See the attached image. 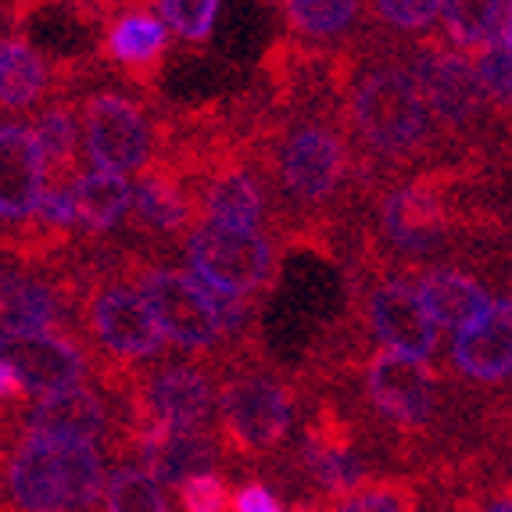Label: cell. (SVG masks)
Listing matches in <instances>:
<instances>
[{"mask_svg": "<svg viewBox=\"0 0 512 512\" xmlns=\"http://www.w3.org/2000/svg\"><path fill=\"white\" fill-rule=\"evenodd\" d=\"M337 90L355 151L369 169H416L441 151V129L402 54H344Z\"/></svg>", "mask_w": 512, "mask_h": 512, "instance_id": "6da1fadb", "label": "cell"}, {"mask_svg": "<svg viewBox=\"0 0 512 512\" xmlns=\"http://www.w3.org/2000/svg\"><path fill=\"white\" fill-rule=\"evenodd\" d=\"M444 384L423 359L394 348H373L359 362V409L369 441L380 444L387 459L423 473V455L444 441Z\"/></svg>", "mask_w": 512, "mask_h": 512, "instance_id": "7a4b0ae2", "label": "cell"}, {"mask_svg": "<svg viewBox=\"0 0 512 512\" xmlns=\"http://www.w3.org/2000/svg\"><path fill=\"white\" fill-rule=\"evenodd\" d=\"M355 154L359 151L348 133L341 104L337 108L301 104L287 111L276 126L265 129L258 158L276 194H283V201L308 219L344 197L359 172Z\"/></svg>", "mask_w": 512, "mask_h": 512, "instance_id": "3957f363", "label": "cell"}, {"mask_svg": "<svg viewBox=\"0 0 512 512\" xmlns=\"http://www.w3.org/2000/svg\"><path fill=\"white\" fill-rule=\"evenodd\" d=\"M215 437L222 459L244 466L251 477L273 473L291 452V437L301 412V387L248 355L222 362Z\"/></svg>", "mask_w": 512, "mask_h": 512, "instance_id": "277c9868", "label": "cell"}, {"mask_svg": "<svg viewBox=\"0 0 512 512\" xmlns=\"http://www.w3.org/2000/svg\"><path fill=\"white\" fill-rule=\"evenodd\" d=\"M108 473L101 444L4 434V512H101Z\"/></svg>", "mask_w": 512, "mask_h": 512, "instance_id": "5b68a950", "label": "cell"}, {"mask_svg": "<svg viewBox=\"0 0 512 512\" xmlns=\"http://www.w3.org/2000/svg\"><path fill=\"white\" fill-rule=\"evenodd\" d=\"M65 291L79 308V333L94 351L97 384L104 391H122L140 366L158 362L172 344L133 280L90 276L83 280V291L76 283H65Z\"/></svg>", "mask_w": 512, "mask_h": 512, "instance_id": "8992f818", "label": "cell"}, {"mask_svg": "<svg viewBox=\"0 0 512 512\" xmlns=\"http://www.w3.org/2000/svg\"><path fill=\"white\" fill-rule=\"evenodd\" d=\"M126 276L137 283V291L151 305L158 316L162 330L169 333L172 348L197 355V359H219L226 362L233 355L230 333L222 326L219 312L201 291V283L190 276V269H176V265H158V262H137L126 258L122 262Z\"/></svg>", "mask_w": 512, "mask_h": 512, "instance_id": "52a82bcc", "label": "cell"}, {"mask_svg": "<svg viewBox=\"0 0 512 512\" xmlns=\"http://www.w3.org/2000/svg\"><path fill=\"white\" fill-rule=\"evenodd\" d=\"M4 434H43L54 441L104 444L115 459H126L129 452L126 405L97 380L4 409Z\"/></svg>", "mask_w": 512, "mask_h": 512, "instance_id": "ba28073f", "label": "cell"}, {"mask_svg": "<svg viewBox=\"0 0 512 512\" xmlns=\"http://www.w3.org/2000/svg\"><path fill=\"white\" fill-rule=\"evenodd\" d=\"M402 58L427 97L430 115L444 140H473L491 119V97L480 79L477 61L455 51L444 40H412L402 47Z\"/></svg>", "mask_w": 512, "mask_h": 512, "instance_id": "9c48e42d", "label": "cell"}, {"mask_svg": "<svg viewBox=\"0 0 512 512\" xmlns=\"http://www.w3.org/2000/svg\"><path fill=\"white\" fill-rule=\"evenodd\" d=\"M79 119H83V151L94 169L133 176L144 172L158 158V129H154L147 108L126 90L101 86L83 94Z\"/></svg>", "mask_w": 512, "mask_h": 512, "instance_id": "30bf717a", "label": "cell"}, {"mask_svg": "<svg viewBox=\"0 0 512 512\" xmlns=\"http://www.w3.org/2000/svg\"><path fill=\"white\" fill-rule=\"evenodd\" d=\"M119 402L126 405L129 430L144 419H154L172 434H205L215 423L219 387L201 362H165L140 369Z\"/></svg>", "mask_w": 512, "mask_h": 512, "instance_id": "8fae6325", "label": "cell"}, {"mask_svg": "<svg viewBox=\"0 0 512 512\" xmlns=\"http://www.w3.org/2000/svg\"><path fill=\"white\" fill-rule=\"evenodd\" d=\"M187 269L201 283L226 291L233 298L255 301L276 280V244L262 230H222V226H194L183 240Z\"/></svg>", "mask_w": 512, "mask_h": 512, "instance_id": "7c38bea8", "label": "cell"}, {"mask_svg": "<svg viewBox=\"0 0 512 512\" xmlns=\"http://www.w3.org/2000/svg\"><path fill=\"white\" fill-rule=\"evenodd\" d=\"M376 230L384 248L398 258H423L441 248L452 230L448 176L441 169H427L387 187L376 208Z\"/></svg>", "mask_w": 512, "mask_h": 512, "instance_id": "4fadbf2b", "label": "cell"}, {"mask_svg": "<svg viewBox=\"0 0 512 512\" xmlns=\"http://www.w3.org/2000/svg\"><path fill=\"white\" fill-rule=\"evenodd\" d=\"M362 319L380 348H394L412 359L430 362L437 355L441 326L412 280L398 273H376L362 291Z\"/></svg>", "mask_w": 512, "mask_h": 512, "instance_id": "5bb4252c", "label": "cell"}, {"mask_svg": "<svg viewBox=\"0 0 512 512\" xmlns=\"http://www.w3.org/2000/svg\"><path fill=\"white\" fill-rule=\"evenodd\" d=\"M0 355H4V366L15 369V376L26 387V402L97 380L94 351L76 344V333L69 330L36 333V337H0Z\"/></svg>", "mask_w": 512, "mask_h": 512, "instance_id": "9a60e30c", "label": "cell"}, {"mask_svg": "<svg viewBox=\"0 0 512 512\" xmlns=\"http://www.w3.org/2000/svg\"><path fill=\"white\" fill-rule=\"evenodd\" d=\"M51 187L47 158L40 151L33 122L8 119L0 129V219L4 244H15L33 230L36 212Z\"/></svg>", "mask_w": 512, "mask_h": 512, "instance_id": "2e32d148", "label": "cell"}, {"mask_svg": "<svg viewBox=\"0 0 512 512\" xmlns=\"http://www.w3.org/2000/svg\"><path fill=\"white\" fill-rule=\"evenodd\" d=\"M133 226L154 240H176L197 226V201L190 176L169 154H158L133 183Z\"/></svg>", "mask_w": 512, "mask_h": 512, "instance_id": "e0dca14e", "label": "cell"}, {"mask_svg": "<svg viewBox=\"0 0 512 512\" xmlns=\"http://www.w3.org/2000/svg\"><path fill=\"white\" fill-rule=\"evenodd\" d=\"M65 283L33 276L8 265L0 287V337H36V333H79L76 312Z\"/></svg>", "mask_w": 512, "mask_h": 512, "instance_id": "ac0fdd59", "label": "cell"}, {"mask_svg": "<svg viewBox=\"0 0 512 512\" xmlns=\"http://www.w3.org/2000/svg\"><path fill=\"white\" fill-rule=\"evenodd\" d=\"M448 369L473 387H502L512 380V298H498L477 323L455 333Z\"/></svg>", "mask_w": 512, "mask_h": 512, "instance_id": "d6986e66", "label": "cell"}, {"mask_svg": "<svg viewBox=\"0 0 512 512\" xmlns=\"http://www.w3.org/2000/svg\"><path fill=\"white\" fill-rule=\"evenodd\" d=\"M172 29L165 26L158 11L151 8H129L104 22L101 54L129 76V83L151 86L158 79L169 54Z\"/></svg>", "mask_w": 512, "mask_h": 512, "instance_id": "ffe728a7", "label": "cell"}, {"mask_svg": "<svg viewBox=\"0 0 512 512\" xmlns=\"http://www.w3.org/2000/svg\"><path fill=\"white\" fill-rule=\"evenodd\" d=\"M54 69L47 54L22 33H8L0 43V104L4 111H33L54 101Z\"/></svg>", "mask_w": 512, "mask_h": 512, "instance_id": "44dd1931", "label": "cell"}, {"mask_svg": "<svg viewBox=\"0 0 512 512\" xmlns=\"http://www.w3.org/2000/svg\"><path fill=\"white\" fill-rule=\"evenodd\" d=\"M416 287L441 330H455V333L466 330V326L477 323L487 308L495 305L477 276L452 269V265L423 269V273L416 276Z\"/></svg>", "mask_w": 512, "mask_h": 512, "instance_id": "7402d4cb", "label": "cell"}, {"mask_svg": "<svg viewBox=\"0 0 512 512\" xmlns=\"http://www.w3.org/2000/svg\"><path fill=\"white\" fill-rule=\"evenodd\" d=\"M36 140L47 158V172L51 183H76L79 172V144L83 140V119H79V104L69 97H54L51 104H43L33 119Z\"/></svg>", "mask_w": 512, "mask_h": 512, "instance_id": "603a6c76", "label": "cell"}, {"mask_svg": "<svg viewBox=\"0 0 512 512\" xmlns=\"http://www.w3.org/2000/svg\"><path fill=\"white\" fill-rule=\"evenodd\" d=\"M72 194H76L79 230L90 237H108L126 215H133V183L115 172H83L72 183Z\"/></svg>", "mask_w": 512, "mask_h": 512, "instance_id": "cb8c5ba5", "label": "cell"}, {"mask_svg": "<svg viewBox=\"0 0 512 512\" xmlns=\"http://www.w3.org/2000/svg\"><path fill=\"white\" fill-rule=\"evenodd\" d=\"M222 448L215 430L205 434H169L151 455L144 459V466L162 480L165 487H176L180 491L190 477L197 473H212L222 466Z\"/></svg>", "mask_w": 512, "mask_h": 512, "instance_id": "d4e9b609", "label": "cell"}, {"mask_svg": "<svg viewBox=\"0 0 512 512\" xmlns=\"http://www.w3.org/2000/svg\"><path fill=\"white\" fill-rule=\"evenodd\" d=\"M283 22L301 43H341L355 33L362 15V0H280Z\"/></svg>", "mask_w": 512, "mask_h": 512, "instance_id": "484cf974", "label": "cell"}, {"mask_svg": "<svg viewBox=\"0 0 512 512\" xmlns=\"http://www.w3.org/2000/svg\"><path fill=\"white\" fill-rule=\"evenodd\" d=\"M441 40L462 54H480L509 22V0H448Z\"/></svg>", "mask_w": 512, "mask_h": 512, "instance_id": "4316f807", "label": "cell"}, {"mask_svg": "<svg viewBox=\"0 0 512 512\" xmlns=\"http://www.w3.org/2000/svg\"><path fill=\"white\" fill-rule=\"evenodd\" d=\"M330 512H427L423 473H380L355 495L330 505Z\"/></svg>", "mask_w": 512, "mask_h": 512, "instance_id": "83f0119b", "label": "cell"}, {"mask_svg": "<svg viewBox=\"0 0 512 512\" xmlns=\"http://www.w3.org/2000/svg\"><path fill=\"white\" fill-rule=\"evenodd\" d=\"M101 512H172L169 487L144 462L119 459L108 473Z\"/></svg>", "mask_w": 512, "mask_h": 512, "instance_id": "f1b7e54d", "label": "cell"}, {"mask_svg": "<svg viewBox=\"0 0 512 512\" xmlns=\"http://www.w3.org/2000/svg\"><path fill=\"white\" fill-rule=\"evenodd\" d=\"M448 0H369V11L380 22V29L405 40H427L437 18H444Z\"/></svg>", "mask_w": 512, "mask_h": 512, "instance_id": "f546056e", "label": "cell"}, {"mask_svg": "<svg viewBox=\"0 0 512 512\" xmlns=\"http://www.w3.org/2000/svg\"><path fill=\"white\" fill-rule=\"evenodd\" d=\"M222 0H154V11L183 43H205L215 29Z\"/></svg>", "mask_w": 512, "mask_h": 512, "instance_id": "4dcf8cb0", "label": "cell"}, {"mask_svg": "<svg viewBox=\"0 0 512 512\" xmlns=\"http://www.w3.org/2000/svg\"><path fill=\"white\" fill-rule=\"evenodd\" d=\"M180 495V512H233V495L226 473H197L176 491Z\"/></svg>", "mask_w": 512, "mask_h": 512, "instance_id": "1f68e13d", "label": "cell"}, {"mask_svg": "<svg viewBox=\"0 0 512 512\" xmlns=\"http://www.w3.org/2000/svg\"><path fill=\"white\" fill-rule=\"evenodd\" d=\"M233 512H291V505L280 502V495L265 484V477H248L233 495Z\"/></svg>", "mask_w": 512, "mask_h": 512, "instance_id": "d6a6232c", "label": "cell"}, {"mask_svg": "<svg viewBox=\"0 0 512 512\" xmlns=\"http://www.w3.org/2000/svg\"><path fill=\"white\" fill-rule=\"evenodd\" d=\"M509 473L498 466H487V473L477 484V512H512V495L505 487Z\"/></svg>", "mask_w": 512, "mask_h": 512, "instance_id": "836d02e7", "label": "cell"}, {"mask_svg": "<svg viewBox=\"0 0 512 512\" xmlns=\"http://www.w3.org/2000/svg\"><path fill=\"white\" fill-rule=\"evenodd\" d=\"M11 4H15V15L22 18V15H29L36 4H51V0H11ZM69 4H76V8H83L86 15H97L108 22V0H69Z\"/></svg>", "mask_w": 512, "mask_h": 512, "instance_id": "e575fe53", "label": "cell"}, {"mask_svg": "<svg viewBox=\"0 0 512 512\" xmlns=\"http://www.w3.org/2000/svg\"><path fill=\"white\" fill-rule=\"evenodd\" d=\"M491 430H495L498 444H502L505 434H509V455H512V409H498V416L491 419Z\"/></svg>", "mask_w": 512, "mask_h": 512, "instance_id": "d590c367", "label": "cell"}, {"mask_svg": "<svg viewBox=\"0 0 512 512\" xmlns=\"http://www.w3.org/2000/svg\"><path fill=\"white\" fill-rule=\"evenodd\" d=\"M291 512H330V502H323V498H291Z\"/></svg>", "mask_w": 512, "mask_h": 512, "instance_id": "8d00e7d4", "label": "cell"}, {"mask_svg": "<svg viewBox=\"0 0 512 512\" xmlns=\"http://www.w3.org/2000/svg\"><path fill=\"white\" fill-rule=\"evenodd\" d=\"M505 487H509V495H512V473H509V477H505Z\"/></svg>", "mask_w": 512, "mask_h": 512, "instance_id": "74e56055", "label": "cell"}, {"mask_svg": "<svg viewBox=\"0 0 512 512\" xmlns=\"http://www.w3.org/2000/svg\"><path fill=\"white\" fill-rule=\"evenodd\" d=\"M505 26H509V29H512V0H509V22H505Z\"/></svg>", "mask_w": 512, "mask_h": 512, "instance_id": "f35d334b", "label": "cell"}]
</instances>
